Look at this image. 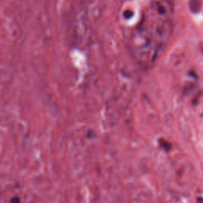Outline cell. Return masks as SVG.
Listing matches in <instances>:
<instances>
[{
    "label": "cell",
    "mask_w": 203,
    "mask_h": 203,
    "mask_svg": "<svg viewBox=\"0 0 203 203\" xmlns=\"http://www.w3.org/2000/svg\"><path fill=\"white\" fill-rule=\"evenodd\" d=\"M171 0H128L121 12L127 45L140 64L155 62L173 29Z\"/></svg>",
    "instance_id": "1"
},
{
    "label": "cell",
    "mask_w": 203,
    "mask_h": 203,
    "mask_svg": "<svg viewBox=\"0 0 203 203\" xmlns=\"http://www.w3.org/2000/svg\"><path fill=\"white\" fill-rule=\"evenodd\" d=\"M160 145L163 148H164V150H166V151H169L170 149H171V144H169L168 142H167V141H160Z\"/></svg>",
    "instance_id": "2"
},
{
    "label": "cell",
    "mask_w": 203,
    "mask_h": 203,
    "mask_svg": "<svg viewBox=\"0 0 203 203\" xmlns=\"http://www.w3.org/2000/svg\"><path fill=\"white\" fill-rule=\"evenodd\" d=\"M20 202H21V201H20V199L18 197H13L11 200H10V203H20Z\"/></svg>",
    "instance_id": "3"
}]
</instances>
